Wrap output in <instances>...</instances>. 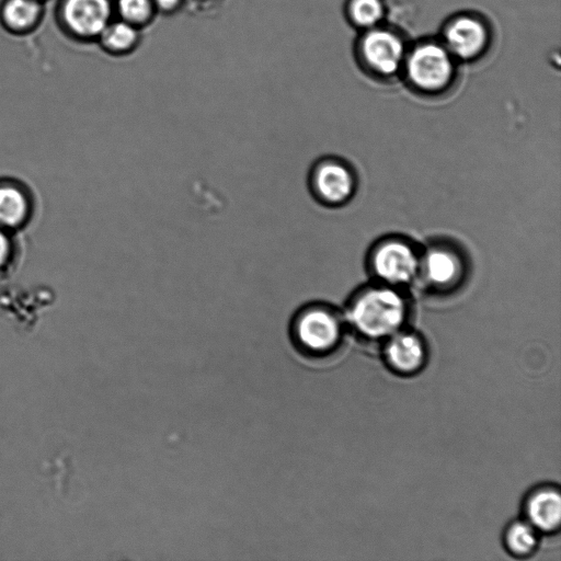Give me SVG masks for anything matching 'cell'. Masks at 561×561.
<instances>
[{
  "label": "cell",
  "mask_w": 561,
  "mask_h": 561,
  "mask_svg": "<svg viewBox=\"0 0 561 561\" xmlns=\"http://www.w3.org/2000/svg\"><path fill=\"white\" fill-rule=\"evenodd\" d=\"M409 317V302L400 290L379 283L358 290L351 298L344 321L362 342L382 344L405 329Z\"/></svg>",
  "instance_id": "cell-1"
},
{
  "label": "cell",
  "mask_w": 561,
  "mask_h": 561,
  "mask_svg": "<svg viewBox=\"0 0 561 561\" xmlns=\"http://www.w3.org/2000/svg\"><path fill=\"white\" fill-rule=\"evenodd\" d=\"M345 321L333 307L311 302L300 307L290 321V339L296 348L311 358H325L342 345Z\"/></svg>",
  "instance_id": "cell-2"
},
{
  "label": "cell",
  "mask_w": 561,
  "mask_h": 561,
  "mask_svg": "<svg viewBox=\"0 0 561 561\" xmlns=\"http://www.w3.org/2000/svg\"><path fill=\"white\" fill-rule=\"evenodd\" d=\"M456 61L440 41H421L408 48L401 72L414 92L440 95L456 80Z\"/></svg>",
  "instance_id": "cell-3"
},
{
  "label": "cell",
  "mask_w": 561,
  "mask_h": 561,
  "mask_svg": "<svg viewBox=\"0 0 561 561\" xmlns=\"http://www.w3.org/2000/svg\"><path fill=\"white\" fill-rule=\"evenodd\" d=\"M408 46L400 33L381 24L365 30L356 43V60L363 71L388 80L402 71Z\"/></svg>",
  "instance_id": "cell-4"
},
{
  "label": "cell",
  "mask_w": 561,
  "mask_h": 561,
  "mask_svg": "<svg viewBox=\"0 0 561 561\" xmlns=\"http://www.w3.org/2000/svg\"><path fill=\"white\" fill-rule=\"evenodd\" d=\"M114 18V0H56L54 7L59 32L79 44L95 43Z\"/></svg>",
  "instance_id": "cell-5"
},
{
  "label": "cell",
  "mask_w": 561,
  "mask_h": 561,
  "mask_svg": "<svg viewBox=\"0 0 561 561\" xmlns=\"http://www.w3.org/2000/svg\"><path fill=\"white\" fill-rule=\"evenodd\" d=\"M421 254L401 238L378 242L369 254V268L380 284L399 288L412 283L420 272Z\"/></svg>",
  "instance_id": "cell-6"
},
{
  "label": "cell",
  "mask_w": 561,
  "mask_h": 561,
  "mask_svg": "<svg viewBox=\"0 0 561 561\" xmlns=\"http://www.w3.org/2000/svg\"><path fill=\"white\" fill-rule=\"evenodd\" d=\"M491 28L481 15L459 13L444 25L440 42L456 60L481 58L491 45Z\"/></svg>",
  "instance_id": "cell-7"
},
{
  "label": "cell",
  "mask_w": 561,
  "mask_h": 561,
  "mask_svg": "<svg viewBox=\"0 0 561 561\" xmlns=\"http://www.w3.org/2000/svg\"><path fill=\"white\" fill-rule=\"evenodd\" d=\"M309 187L318 202L327 206H340L352 198L356 182L346 163L334 158H323L310 170Z\"/></svg>",
  "instance_id": "cell-8"
},
{
  "label": "cell",
  "mask_w": 561,
  "mask_h": 561,
  "mask_svg": "<svg viewBox=\"0 0 561 561\" xmlns=\"http://www.w3.org/2000/svg\"><path fill=\"white\" fill-rule=\"evenodd\" d=\"M36 211L37 199L26 182L0 176V228L19 234L32 225Z\"/></svg>",
  "instance_id": "cell-9"
},
{
  "label": "cell",
  "mask_w": 561,
  "mask_h": 561,
  "mask_svg": "<svg viewBox=\"0 0 561 561\" xmlns=\"http://www.w3.org/2000/svg\"><path fill=\"white\" fill-rule=\"evenodd\" d=\"M465 264L455 249L435 244L421 254L419 276L437 291H447L462 279Z\"/></svg>",
  "instance_id": "cell-10"
},
{
  "label": "cell",
  "mask_w": 561,
  "mask_h": 561,
  "mask_svg": "<svg viewBox=\"0 0 561 561\" xmlns=\"http://www.w3.org/2000/svg\"><path fill=\"white\" fill-rule=\"evenodd\" d=\"M383 360L389 369L401 376L422 370L427 360V346L423 337L403 329L382 343Z\"/></svg>",
  "instance_id": "cell-11"
},
{
  "label": "cell",
  "mask_w": 561,
  "mask_h": 561,
  "mask_svg": "<svg viewBox=\"0 0 561 561\" xmlns=\"http://www.w3.org/2000/svg\"><path fill=\"white\" fill-rule=\"evenodd\" d=\"M525 520L539 534L556 533L561 523V495L557 486L541 484L526 495L523 504Z\"/></svg>",
  "instance_id": "cell-12"
},
{
  "label": "cell",
  "mask_w": 561,
  "mask_h": 561,
  "mask_svg": "<svg viewBox=\"0 0 561 561\" xmlns=\"http://www.w3.org/2000/svg\"><path fill=\"white\" fill-rule=\"evenodd\" d=\"M46 2L41 0H1L0 26L10 35L23 37L43 23Z\"/></svg>",
  "instance_id": "cell-13"
},
{
  "label": "cell",
  "mask_w": 561,
  "mask_h": 561,
  "mask_svg": "<svg viewBox=\"0 0 561 561\" xmlns=\"http://www.w3.org/2000/svg\"><path fill=\"white\" fill-rule=\"evenodd\" d=\"M140 42L141 30L115 16L105 26L95 43L104 53L121 57L136 50Z\"/></svg>",
  "instance_id": "cell-14"
},
{
  "label": "cell",
  "mask_w": 561,
  "mask_h": 561,
  "mask_svg": "<svg viewBox=\"0 0 561 561\" xmlns=\"http://www.w3.org/2000/svg\"><path fill=\"white\" fill-rule=\"evenodd\" d=\"M503 540L511 554L526 558L537 550L539 533L525 519L514 520L505 528Z\"/></svg>",
  "instance_id": "cell-15"
},
{
  "label": "cell",
  "mask_w": 561,
  "mask_h": 561,
  "mask_svg": "<svg viewBox=\"0 0 561 561\" xmlns=\"http://www.w3.org/2000/svg\"><path fill=\"white\" fill-rule=\"evenodd\" d=\"M345 14L348 22L363 31L380 25L386 15L383 0H347Z\"/></svg>",
  "instance_id": "cell-16"
},
{
  "label": "cell",
  "mask_w": 561,
  "mask_h": 561,
  "mask_svg": "<svg viewBox=\"0 0 561 561\" xmlns=\"http://www.w3.org/2000/svg\"><path fill=\"white\" fill-rule=\"evenodd\" d=\"M115 16L142 30L158 14L152 0H114Z\"/></svg>",
  "instance_id": "cell-17"
},
{
  "label": "cell",
  "mask_w": 561,
  "mask_h": 561,
  "mask_svg": "<svg viewBox=\"0 0 561 561\" xmlns=\"http://www.w3.org/2000/svg\"><path fill=\"white\" fill-rule=\"evenodd\" d=\"M21 252L18 234L0 228V283L14 273Z\"/></svg>",
  "instance_id": "cell-18"
},
{
  "label": "cell",
  "mask_w": 561,
  "mask_h": 561,
  "mask_svg": "<svg viewBox=\"0 0 561 561\" xmlns=\"http://www.w3.org/2000/svg\"><path fill=\"white\" fill-rule=\"evenodd\" d=\"M158 13L172 14L183 7V0H152Z\"/></svg>",
  "instance_id": "cell-19"
},
{
  "label": "cell",
  "mask_w": 561,
  "mask_h": 561,
  "mask_svg": "<svg viewBox=\"0 0 561 561\" xmlns=\"http://www.w3.org/2000/svg\"><path fill=\"white\" fill-rule=\"evenodd\" d=\"M219 0H183V5L190 4L196 10H206L210 5L218 4Z\"/></svg>",
  "instance_id": "cell-20"
},
{
  "label": "cell",
  "mask_w": 561,
  "mask_h": 561,
  "mask_svg": "<svg viewBox=\"0 0 561 561\" xmlns=\"http://www.w3.org/2000/svg\"><path fill=\"white\" fill-rule=\"evenodd\" d=\"M41 1H43V2H47L48 0H41Z\"/></svg>",
  "instance_id": "cell-21"
}]
</instances>
